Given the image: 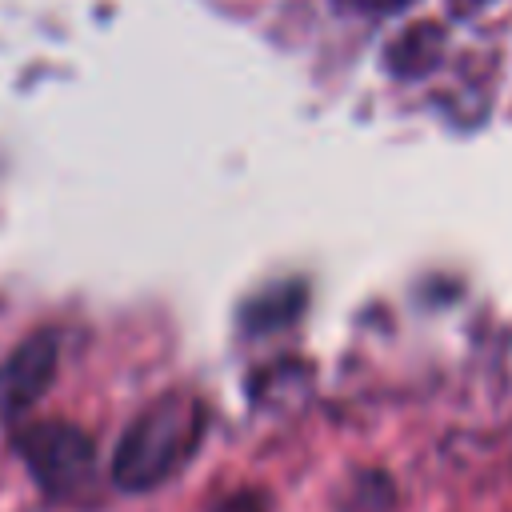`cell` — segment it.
I'll use <instances>...</instances> for the list:
<instances>
[{
    "label": "cell",
    "instance_id": "cell-8",
    "mask_svg": "<svg viewBox=\"0 0 512 512\" xmlns=\"http://www.w3.org/2000/svg\"><path fill=\"white\" fill-rule=\"evenodd\" d=\"M344 12H360V16H384V12H400L412 0H336Z\"/></svg>",
    "mask_w": 512,
    "mask_h": 512
},
{
    "label": "cell",
    "instance_id": "cell-9",
    "mask_svg": "<svg viewBox=\"0 0 512 512\" xmlns=\"http://www.w3.org/2000/svg\"><path fill=\"white\" fill-rule=\"evenodd\" d=\"M452 4V12H460V16H472V12H480L484 4H492V0H448Z\"/></svg>",
    "mask_w": 512,
    "mask_h": 512
},
{
    "label": "cell",
    "instance_id": "cell-7",
    "mask_svg": "<svg viewBox=\"0 0 512 512\" xmlns=\"http://www.w3.org/2000/svg\"><path fill=\"white\" fill-rule=\"evenodd\" d=\"M212 512H268V504H264L260 492H232V496L216 500Z\"/></svg>",
    "mask_w": 512,
    "mask_h": 512
},
{
    "label": "cell",
    "instance_id": "cell-2",
    "mask_svg": "<svg viewBox=\"0 0 512 512\" xmlns=\"http://www.w3.org/2000/svg\"><path fill=\"white\" fill-rule=\"evenodd\" d=\"M12 444L24 456L28 472L40 480V488H48L52 496L84 488L96 472V448L76 424L36 420V424L20 428Z\"/></svg>",
    "mask_w": 512,
    "mask_h": 512
},
{
    "label": "cell",
    "instance_id": "cell-3",
    "mask_svg": "<svg viewBox=\"0 0 512 512\" xmlns=\"http://www.w3.org/2000/svg\"><path fill=\"white\" fill-rule=\"evenodd\" d=\"M56 364H60V340L52 332H36L24 344H16L0 364V416L28 412L56 380Z\"/></svg>",
    "mask_w": 512,
    "mask_h": 512
},
{
    "label": "cell",
    "instance_id": "cell-4",
    "mask_svg": "<svg viewBox=\"0 0 512 512\" xmlns=\"http://www.w3.org/2000/svg\"><path fill=\"white\" fill-rule=\"evenodd\" d=\"M444 56V28L440 24H412L388 44V68L396 76H424Z\"/></svg>",
    "mask_w": 512,
    "mask_h": 512
},
{
    "label": "cell",
    "instance_id": "cell-1",
    "mask_svg": "<svg viewBox=\"0 0 512 512\" xmlns=\"http://www.w3.org/2000/svg\"><path fill=\"white\" fill-rule=\"evenodd\" d=\"M208 428V408L188 392H168L152 400L120 436L112 456V480L124 492H148L176 476L200 448Z\"/></svg>",
    "mask_w": 512,
    "mask_h": 512
},
{
    "label": "cell",
    "instance_id": "cell-6",
    "mask_svg": "<svg viewBox=\"0 0 512 512\" xmlns=\"http://www.w3.org/2000/svg\"><path fill=\"white\" fill-rule=\"evenodd\" d=\"M348 512H392V484L380 472H364L352 484Z\"/></svg>",
    "mask_w": 512,
    "mask_h": 512
},
{
    "label": "cell",
    "instance_id": "cell-5",
    "mask_svg": "<svg viewBox=\"0 0 512 512\" xmlns=\"http://www.w3.org/2000/svg\"><path fill=\"white\" fill-rule=\"evenodd\" d=\"M300 304H304V288L300 284H276V288L260 292L256 300H248L240 320H244L248 332H268V328L288 324L300 312Z\"/></svg>",
    "mask_w": 512,
    "mask_h": 512
}]
</instances>
